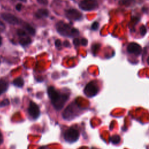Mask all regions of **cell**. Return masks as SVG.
<instances>
[{"mask_svg": "<svg viewBox=\"0 0 149 149\" xmlns=\"http://www.w3.org/2000/svg\"><path fill=\"white\" fill-rule=\"evenodd\" d=\"M47 93L54 107L56 110H61L69 98L68 94L61 93L51 86L48 87Z\"/></svg>", "mask_w": 149, "mask_h": 149, "instance_id": "cell-1", "label": "cell"}, {"mask_svg": "<svg viewBox=\"0 0 149 149\" xmlns=\"http://www.w3.org/2000/svg\"><path fill=\"white\" fill-rule=\"evenodd\" d=\"M56 29L61 35L65 37H75L79 34L77 29L62 21L56 23Z\"/></svg>", "mask_w": 149, "mask_h": 149, "instance_id": "cell-2", "label": "cell"}, {"mask_svg": "<svg viewBox=\"0 0 149 149\" xmlns=\"http://www.w3.org/2000/svg\"><path fill=\"white\" fill-rule=\"evenodd\" d=\"M64 139L69 143H74L76 141L79 137V132L74 128L67 129L63 134Z\"/></svg>", "mask_w": 149, "mask_h": 149, "instance_id": "cell-3", "label": "cell"}, {"mask_svg": "<svg viewBox=\"0 0 149 149\" xmlns=\"http://www.w3.org/2000/svg\"><path fill=\"white\" fill-rule=\"evenodd\" d=\"M79 6L83 10L89 11L96 9L98 3L97 0H83L79 3Z\"/></svg>", "mask_w": 149, "mask_h": 149, "instance_id": "cell-4", "label": "cell"}, {"mask_svg": "<svg viewBox=\"0 0 149 149\" xmlns=\"http://www.w3.org/2000/svg\"><path fill=\"white\" fill-rule=\"evenodd\" d=\"M17 34L19 37V42L23 46L29 45L31 43V40L27 35V33L23 29H17Z\"/></svg>", "mask_w": 149, "mask_h": 149, "instance_id": "cell-5", "label": "cell"}, {"mask_svg": "<svg viewBox=\"0 0 149 149\" xmlns=\"http://www.w3.org/2000/svg\"><path fill=\"white\" fill-rule=\"evenodd\" d=\"M84 93L87 97H91L97 94L98 88L93 81H91L86 86L84 89Z\"/></svg>", "mask_w": 149, "mask_h": 149, "instance_id": "cell-6", "label": "cell"}, {"mask_svg": "<svg viewBox=\"0 0 149 149\" xmlns=\"http://www.w3.org/2000/svg\"><path fill=\"white\" fill-rule=\"evenodd\" d=\"M66 16L70 20H77L81 18L82 14L79 10L75 9H69L65 10Z\"/></svg>", "mask_w": 149, "mask_h": 149, "instance_id": "cell-7", "label": "cell"}, {"mask_svg": "<svg viewBox=\"0 0 149 149\" xmlns=\"http://www.w3.org/2000/svg\"><path fill=\"white\" fill-rule=\"evenodd\" d=\"M2 18L10 24H17L21 22V20L15 15L9 13H3L1 14Z\"/></svg>", "mask_w": 149, "mask_h": 149, "instance_id": "cell-8", "label": "cell"}, {"mask_svg": "<svg viewBox=\"0 0 149 149\" xmlns=\"http://www.w3.org/2000/svg\"><path fill=\"white\" fill-rule=\"evenodd\" d=\"M28 112L29 115L34 119H37L40 116V111L38 105L32 101H31L30 103L28 108Z\"/></svg>", "mask_w": 149, "mask_h": 149, "instance_id": "cell-9", "label": "cell"}, {"mask_svg": "<svg viewBox=\"0 0 149 149\" xmlns=\"http://www.w3.org/2000/svg\"><path fill=\"white\" fill-rule=\"evenodd\" d=\"M127 51L130 54L139 55L141 52V47L137 43L130 42L127 47Z\"/></svg>", "mask_w": 149, "mask_h": 149, "instance_id": "cell-10", "label": "cell"}, {"mask_svg": "<svg viewBox=\"0 0 149 149\" xmlns=\"http://www.w3.org/2000/svg\"><path fill=\"white\" fill-rule=\"evenodd\" d=\"M49 12L46 9H39L35 13V16L38 19H41L43 17H47L48 16Z\"/></svg>", "mask_w": 149, "mask_h": 149, "instance_id": "cell-11", "label": "cell"}, {"mask_svg": "<svg viewBox=\"0 0 149 149\" xmlns=\"http://www.w3.org/2000/svg\"><path fill=\"white\" fill-rule=\"evenodd\" d=\"M8 88V81L4 79L0 80V95L4 93Z\"/></svg>", "mask_w": 149, "mask_h": 149, "instance_id": "cell-12", "label": "cell"}, {"mask_svg": "<svg viewBox=\"0 0 149 149\" xmlns=\"http://www.w3.org/2000/svg\"><path fill=\"white\" fill-rule=\"evenodd\" d=\"M23 27L24 30L30 35H34L35 34V29L30 24L27 23H24L23 25Z\"/></svg>", "mask_w": 149, "mask_h": 149, "instance_id": "cell-13", "label": "cell"}, {"mask_svg": "<svg viewBox=\"0 0 149 149\" xmlns=\"http://www.w3.org/2000/svg\"><path fill=\"white\" fill-rule=\"evenodd\" d=\"M13 84L18 87H22L24 84V80L20 77H17L13 80Z\"/></svg>", "mask_w": 149, "mask_h": 149, "instance_id": "cell-14", "label": "cell"}, {"mask_svg": "<svg viewBox=\"0 0 149 149\" xmlns=\"http://www.w3.org/2000/svg\"><path fill=\"white\" fill-rule=\"evenodd\" d=\"M120 140V139L118 135H114L111 138V141L113 144L118 143Z\"/></svg>", "mask_w": 149, "mask_h": 149, "instance_id": "cell-15", "label": "cell"}, {"mask_svg": "<svg viewBox=\"0 0 149 149\" xmlns=\"http://www.w3.org/2000/svg\"><path fill=\"white\" fill-rule=\"evenodd\" d=\"M140 34L142 36H144L146 35V34L147 33V29H146V26H141L140 27Z\"/></svg>", "mask_w": 149, "mask_h": 149, "instance_id": "cell-16", "label": "cell"}, {"mask_svg": "<svg viewBox=\"0 0 149 149\" xmlns=\"http://www.w3.org/2000/svg\"><path fill=\"white\" fill-rule=\"evenodd\" d=\"M98 26H99L98 23L97 22H95L91 25V29L93 30H96L98 29Z\"/></svg>", "mask_w": 149, "mask_h": 149, "instance_id": "cell-17", "label": "cell"}, {"mask_svg": "<svg viewBox=\"0 0 149 149\" xmlns=\"http://www.w3.org/2000/svg\"><path fill=\"white\" fill-rule=\"evenodd\" d=\"M9 101L8 99H6V100H3L1 103H0V107H4V106H6V105H9Z\"/></svg>", "mask_w": 149, "mask_h": 149, "instance_id": "cell-18", "label": "cell"}, {"mask_svg": "<svg viewBox=\"0 0 149 149\" xmlns=\"http://www.w3.org/2000/svg\"><path fill=\"white\" fill-rule=\"evenodd\" d=\"M73 44L75 46H79L80 44V40L78 38H75L73 40Z\"/></svg>", "mask_w": 149, "mask_h": 149, "instance_id": "cell-19", "label": "cell"}, {"mask_svg": "<svg viewBox=\"0 0 149 149\" xmlns=\"http://www.w3.org/2000/svg\"><path fill=\"white\" fill-rule=\"evenodd\" d=\"M87 40L84 38H83L81 39H80V44L83 45V46H86L87 45Z\"/></svg>", "mask_w": 149, "mask_h": 149, "instance_id": "cell-20", "label": "cell"}, {"mask_svg": "<svg viewBox=\"0 0 149 149\" xmlns=\"http://www.w3.org/2000/svg\"><path fill=\"white\" fill-rule=\"evenodd\" d=\"M55 45L56 46V47L57 48H60L62 46V42L60 40H56L55 41Z\"/></svg>", "mask_w": 149, "mask_h": 149, "instance_id": "cell-21", "label": "cell"}, {"mask_svg": "<svg viewBox=\"0 0 149 149\" xmlns=\"http://www.w3.org/2000/svg\"><path fill=\"white\" fill-rule=\"evenodd\" d=\"M37 2L39 3L44 5H47L48 4V0H37Z\"/></svg>", "mask_w": 149, "mask_h": 149, "instance_id": "cell-22", "label": "cell"}, {"mask_svg": "<svg viewBox=\"0 0 149 149\" xmlns=\"http://www.w3.org/2000/svg\"><path fill=\"white\" fill-rule=\"evenodd\" d=\"M5 26L4 24L1 21H0V32L3 31L5 30Z\"/></svg>", "mask_w": 149, "mask_h": 149, "instance_id": "cell-23", "label": "cell"}, {"mask_svg": "<svg viewBox=\"0 0 149 149\" xmlns=\"http://www.w3.org/2000/svg\"><path fill=\"white\" fill-rule=\"evenodd\" d=\"M22 5L21 3H17L16 6V9L18 11H20L22 9Z\"/></svg>", "mask_w": 149, "mask_h": 149, "instance_id": "cell-24", "label": "cell"}, {"mask_svg": "<svg viewBox=\"0 0 149 149\" xmlns=\"http://www.w3.org/2000/svg\"><path fill=\"white\" fill-rule=\"evenodd\" d=\"M132 0H123V2L125 5H127L130 3Z\"/></svg>", "mask_w": 149, "mask_h": 149, "instance_id": "cell-25", "label": "cell"}, {"mask_svg": "<svg viewBox=\"0 0 149 149\" xmlns=\"http://www.w3.org/2000/svg\"><path fill=\"white\" fill-rule=\"evenodd\" d=\"M3 141V135L2 134V133L0 132V145L1 144H2Z\"/></svg>", "mask_w": 149, "mask_h": 149, "instance_id": "cell-26", "label": "cell"}, {"mask_svg": "<svg viewBox=\"0 0 149 149\" xmlns=\"http://www.w3.org/2000/svg\"><path fill=\"white\" fill-rule=\"evenodd\" d=\"M63 45H64V46H65V47H69V46H70V44H69V41H65L64 42Z\"/></svg>", "mask_w": 149, "mask_h": 149, "instance_id": "cell-27", "label": "cell"}, {"mask_svg": "<svg viewBox=\"0 0 149 149\" xmlns=\"http://www.w3.org/2000/svg\"><path fill=\"white\" fill-rule=\"evenodd\" d=\"M1 44H2V38H1V36H0V46H1Z\"/></svg>", "mask_w": 149, "mask_h": 149, "instance_id": "cell-28", "label": "cell"}, {"mask_svg": "<svg viewBox=\"0 0 149 149\" xmlns=\"http://www.w3.org/2000/svg\"><path fill=\"white\" fill-rule=\"evenodd\" d=\"M147 63H148V64L149 65V56H148V58H147Z\"/></svg>", "mask_w": 149, "mask_h": 149, "instance_id": "cell-29", "label": "cell"}, {"mask_svg": "<svg viewBox=\"0 0 149 149\" xmlns=\"http://www.w3.org/2000/svg\"><path fill=\"white\" fill-rule=\"evenodd\" d=\"M20 1H26V0H20Z\"/></svg>", "mask_w": 149, "mask_h": 149, "instance_id": "cell-30", "label": "cell"}]
</instances>
